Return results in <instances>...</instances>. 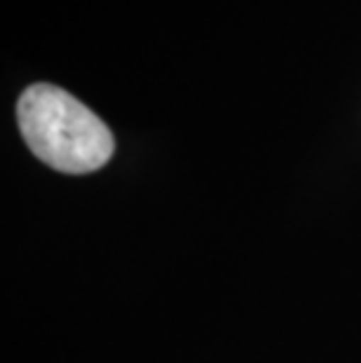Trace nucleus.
Masks as SVG:
<instances>
[{"label":"nucleus","instance_id":"obj_1","mask_svg":"<svg viewBox=\"0 0 361 363\" xmlns=\"http://www.w3.org/2000/svg\"><path fill=\"white\" fill-rule=\"evenodd\" d=\"M17 122L30 152L61 174H91L115 152L109 125L66 89L35 82L17 104Z\"/></svg>","mask_w":361,"mask_h":363}]
</instances>
